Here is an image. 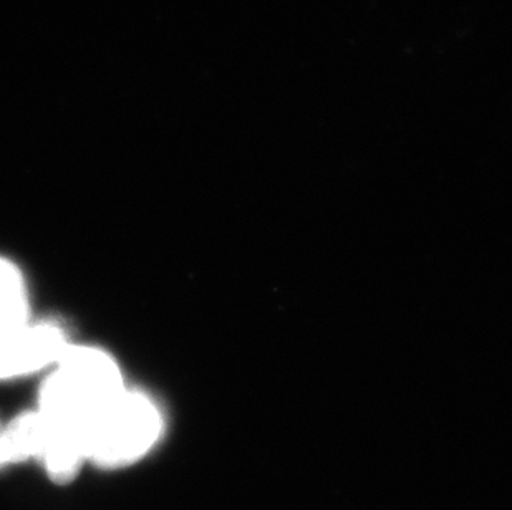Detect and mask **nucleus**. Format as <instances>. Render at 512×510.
<instances>
[{"instance_id": "obj_1", "label": "nucleus", "mask_w": 512, "mask_h": 510, "mask_svg": "<svg viewBox=\"0 0 512 510\" xmlns=\"http://www.w3.org/2000/svg\"><path fill=\"white\" fill-rule=\"evenodd\" d=\"M125 390L120 366L110 353L70 345L40 388L37 409L50 419L90 424Z\"/></svg>"}, {"instance_id": "obj_2", "label": "nucleus", "mask_w": 512, "mask_h": 510, "mask_svg": "<svg viewBox=\"0 0 512 510\" xmlns=\"http://www.w3.org/2000/svg\"><path fill=\"white\" fill-rule=\"evenodd\" d=\"M163 418L155 401L125 390L88 424V461L121 469L145 458L160 439Z\"/></svg>"}, {"instance_id": "obj_3", "label": "nucleus", "mask_w": 512, "mask_h": 510, "mask_svg": "<svg viewBox=\"0 0 512 510\" xmlns=\"http://www.w3.org/2000/svg\"><path fill=\"white\" fill-rule=\"evenodd\" d=\"M70 345L65 330L50 322L29 320L0 333V380L52 368Z\"/></svg>"}, {"instance_id": "obj_4", "label": "nucleus", "mask_w": 512, "mask_h": 510, "mask_svg": "<svg viewBox=\"0 0 512 510\" xmlns=\"http://www.w3.org/2000/svg\"><path fill=\"white\" fill-rule=\"evenodd\" d=\"M45 416V414H44ZM47 419V438L40 461L57 484H68L88 461V423Z\"/></svg>"}, {"instance_id": "obj_5", "label": "nucleus", "mask_w": 512, "mask_h": 510, "mask_svg": "<svg viewBox=\"0 0 512 510\" xmlns=\"http://www.w3.org/2000/svg\"><path fill=\"white\" fill-rule=\"evenodd\" d=\"M47 438V419L39 409L20 414L2 429L5 464L40 459Z\"/></svg>"}, {"instance_id": "obj_6", "label": "nucleus", "mask_w": 512, "mask_h": 510, "mask_svg": "<svg viewBox=\"0 0 512 510\" xmlns=\"http://www.w3.org/2000/svg\"><path fill=\"white\" fill-rule=\"evenodd\" d=\"M29 320V292L24 274L12 260L0 257V333Z\"/></svg>"}, {"instance_id": "obj_7", "label": "nucleus", "mask_w": 512, "mask_h": 510, "mask_svg": "<svg viewBox=\"0 0 512 510\" xmlns=\"http://www.w3.org/2000/svg\"><path fill=\"white\" fill-rule=\"evenodd\" d=\"M5 466L4 446H2V429H0V467Z\"/></svg>"}]
</instances>
